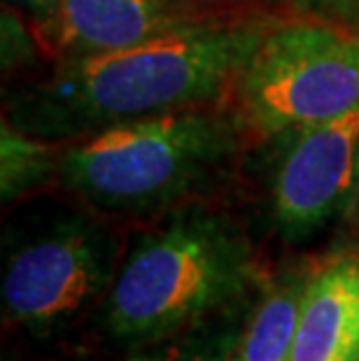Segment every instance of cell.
Returning a JSON list of instances; mask_svg holds the SVG:
<instances>
[{
    "mask_svg": "<svg viewBox=\"0 0 359 361\" xmlns=\"http://www.w3.org/2000/svg\"><path fill=\"white\" fill-rule=\"evenodd\" d=\"M262 24L187 21L126 49L61 59L10 101V121L42 140H73L212 101L266 35Z\"/></svg>",
    "mask_w": 359,
    "mask_h": 361,
    "instance_id": "cell-1",
    "label": "cell"
},
{
    "mask_svg": "<svg viewBox=\"0 0 359 361\" xmlns=\"http://www.w3.org/2000/svg\"><path fill=\"white\" fill-rule=\"evenodd\" d=\"M252 275L231 221L185 210L135 240L105 294V329L124 343H157L238 298Z\"/></svg>",
    "mask_w": 359,
    "mask_h": 361,
    "instance_id": "cell-2",
    "label": "cell"
},
{
    "mask_svg": "<svg viewBox=\"0 0 359 361\" xmlns=\"http://www.w3.org/2000/svg\"><path fill=\"white\" fill-rule=\"evenodd\" d=\"M236 147L231 119L189 107L78 137L61 152L59 175L68 189L105 210H147L196 191Z\"/></svg>",
    "mask_w": 359,
    "mask_h": 361,
    "instance_id": "cell-3",
    "label": "cell"
},
{
    "mask_svg": "<svg viewBox=\"0 0 359 361\" xmlns=\"http://www.w3.org/2000/svg\"><path fill=\"white\" fill-rule=\"evenodd\" d=\"M241 105L266 135L341 117L359 105V28L296 21L269 28L238 78Z\"/></svg>",
    "mask_w": 359,
    "mask_h": 361,
    "instance_id": "cell-4",
    "label": "cell"
},
{
    "mask_svg": "<svg viewBox=\"0 0 359 361\" xmlns=\"http://www.w3.org/2000/svg\"><path fill=\"white\" fill-rule=\"evenodd\" d=\"M114 282L112 245L101 228L61 219L26 238L5 259V319L33 334H51L82 314Z\"/></svg>",
    "mask_w": 359,
    "mask_h": 361,
    "instance_id": "cell-5",
    "label": "cell"
},
{
    "mask_svg": "<svg viewBox=\"0 0 359 361\" xmlns=\"http://www.w3.org/2000/svg\"><path fill=\"white\" fill-rule=\"evenodd\" d=\"M359 189V105L292 130L271 184L273 217L287 238H308L355 203Z\"/></svg>",
    "mask_w": 359,
    "mask_h": 361,
    "instance_id": "cell-6",
    "label": "cell"
},
{
    "mask_svg": "<svg viewBox=\"0 0 359 361\" xmlns=\"http://www.w3.org/2000/svg\"><path fill=\"white\" fill-rule=\"evenodd\" d=\"M187 24L173 0H56L35 21V40L59 59L94 56Z\"/></svg>",
    "mask_w": 359,
    "mask_h": 361,
    "instance_id": "cell-7",
    "label": "cell"
},
{
    "mask_svg": "<svg viewBox=\"0 0 359 361\" xmlns=\"http://www.w3.org/2000/svg\"><path fill=\"white\" fill-rule=\"evenodd\" d=\"M289 361H359V259L310 275Z\"/></svg>",
    "mask_w": 359,
    "mask_h": 361,
    "instance_id": "cell-8",
    "label": "cell"
},
{
    "mask_svg": "<svg viewBox=\"0 0 359 361\" xmlns=\"http://www.w3.org/2000/svg\"><path fill=\"white\" fill-rule=\"evenodd\" d=\"M310 278L285 273L264 291L226 361H289L305 284Z\"/></svg>",
    "mask_w": 359,
    "mask_h": 361,
    "instance_id": "cell-9",
    "label": "cell"
},
{
    "mask_svg": "<svg viewBox=\"0 0 359 361\" xmlns=\"http://www.w3.org/2000/svg\"><path fill=\"white\" fill-rule=\"evenodd\" d=\"M61 154L49 147V140L35 137L3 121L0 130V189L3 201H14L26 191L40 187L59 173Z\"/></svg>",
    "mask_w": 359,
    "mask_h": 361,
    "instance_id": "cell-10",
    "label": "cell"
},
{
    "mask_svg": "<svg viewBox=\"0 0 359 361\" xmlns=\"http://www.w3.org/2000/svg\"><path fill=\"white\" fill-rule=\"evenodd\" d=\"M28 40L30 37L26 33V28L19 24V19L5 12V17H3V66H5V71L12 66H17L19 61L28 59V51L19 49V44L28 47Z\"/></svg>",
    "mask_w": 359,
    "mask_h": 361,
    "instance_id": "cell-11",
    "label": "cell"
},
{
    "mask_svg": "<svg viewBox=\"0 0 359 361\" xmlns=\"http://www.w3.org/2000/svg\"><path fill=\"white\" fill-rule=\"evenodd\" d=\"M189 359H192V355L182 345L171 343V345H157V348L145 352H135V355H131L124 361H189Z\"/></svg>",
    "mask_w": 359,
    "mask_h": 361,
    "instance_id": "cell-12",
    "label": "cell"
},
{
    "mask_svg": "<svg viewBox=\"0 0 359 361\" xmlns=\"http://www.w3.org/2000/svg\"><path fill=\"white\" fill-rule=\"evenodd\" d=\"M12 3L24 5L26 10H30L35 14V17H42V14H47L51 7L56 5V0H12Z\"/></svg>",
    "mask_w": 359,
    "mask_h": 361,
    "instance_id": "cell-13",
    "label": "cell"
},
{
    "mask_svg": "<svg viewBox=\"0 0 359 361\" xmlns=\"http://www.w3.org/2000/svg\"><path fill=\"white\" fill-rule=\"evenodd\" d=\"M322 5H329V7H353L359 5V0H320Z\"/></svg>",
    "mask_w": 359,
    "mask_h": 361,
    "instance_id": "cell-14",
    "label": "cell"
},
{
    "mask_svg": "<svg viewBox=\"0 0 359 361\" xmlns=\"http://www.w3.org/2000/svg\"><path fill=\"white\" fill-rule=\"evenodd\" d=\"M353 207H355V212H357V221H359V189H357V196H355V203H353Z\"/></svg>",
    "mask_w": 359,
    "mask_h": 361,
    "instance_id": "cell-15",
    "label": "cell"
},
{
    "mask_svg": "<svg viewBox=\"0 0 359 361\" xmlns=\"http://www.w3.org/2000/svg\"><path fill=\"white\" fill-rule=\"evenodd\" d=\"M196 3H221V0H196Z\"/></svg>",
    "mask_w": 359,
    "mask_h": 361,
    "instance_id": "cell-16",
    "label": "cell"
}]
</instances>
